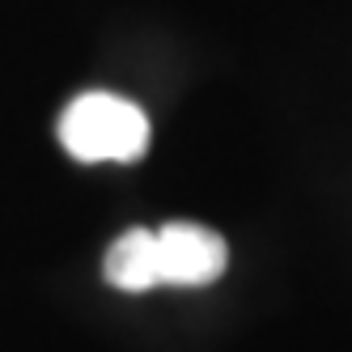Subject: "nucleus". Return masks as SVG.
Returning a JSON list of instances; mask_svg holds the SVG:
<instances>
[{
	"mask_svg": "<svg viewBox=\"0 0 352 352\" xmlns=\"http://www.w3.org/2000/svg\"><path fill=\"white\" fill-rule=\"evenodd\" d=\"M107 285L123 289V293H144V289H157L162 285V272H157V238L153 230H128L119 234L107 250Z\"/></svg>",
	"mask_w": 352,
	"mask_h": 352,
	"instance_id": "obj_3",
	"label": "nucleus"
},
{
	"mask_svg": "<svg viewBox=\"0 0 352 352\" xmlns=\"http://www.w3.org/2000/svg\"><path fill=\"white\" fill-rule=\"evenodd\" d=\"M157 238V272L162 285H212L217 276L230 263V250H225L221 234H212L208 225L195 221H170L162 230H153Z\"/></svg>",
	"mask_w": 352,
	"mask_h": 352,
	"instance_id": "obj_2",
	"label": "nucleus"
},
{
	"mask_svg": "<svg viewBox=\"0 0 352 352\" xmlns=\"http://www.w3.org/2000/svg\"><path fill=\"white\" fill-rule=\"evenodd\" d=\"M60 144L77 162H136L148 148V119L119 94H81L60 115Z\"/></svg>",
	"mask_w": 352,
	"mask_h": 352,
	"instance_id": "obj_1",
	"label": "nucleus"
}]
</instances>
